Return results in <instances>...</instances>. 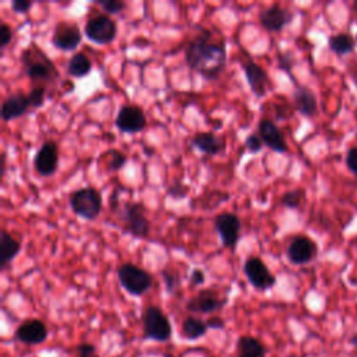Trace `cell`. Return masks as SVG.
Wrapping results in <instances>:
<instances>
[{
	"label": "cell",
	"mask_w": 357,
	"mask_h": 357,
	"mask_svg": "<svg viewBox=\"0 0 357 357\" xmlns=\"http://www.w3.org/2000/svg\"><path fill=\"white\" fill-rule=\"evenodd\" d=\"M226 54L225 42L213 40L209 29H201L199 33L188 40L184 50L187 66L206 81L220 77L226 67Z\"/></svg>",
	"instance_id": "obj_1"
},
{
	"label": "cell",
	"mask_w": 357,
	"mask_h": 357,
	"mask_svg": "<svg viewBox=\"0 0 357 357\" xmlns=\"http://www.w3.org/2000/svg\"><path fill=\"white\" fill-rule=\"evenodd\" d=\"M21 63L33 86L53 85L60 78V73L52 59L33 42L21 52Z\"/></svg>",
	"instance_id": "obj_2"
},
{
	"label": "cell",
	"mask_w": 357,
	"mask_h": 357,
	"mask_svg": "<svg viewBox=\"0 0 357 357\" xmlns=\"http://www.w3.org/2000/svg\"><path fill=\"white\" fill-rule=\"evenodd\" d=\"M123 222V230L135 238H146L151 233V222L145 215V206L141 202L120 204L114 212Z\"/></svg>",
	"instance_id": "obj_3"
},
{
	"label": "cell",
	"mask_w": 357,
	"mask_h": 357,
	"mask_svg": "<svg viewBox=\"0 0 357 357\" xmlns=\"http://www.w3.org/2000/svg\"><path fill=\"white\" fill-rule=\"evenodd\" d=\"M71 211L86 220L96 219L102 212V195L100 192L92 187H81L75 190L68 199Z\"/></svg>",
	"instance_id": "obj_4"
},
{
	"label": "cell",
	"mask_w": 357,
	"mask_h": 357,
	"mask_svg": "<svg viewBox=\"0 0 357 357\" xmlns=\"http://www.w3.org/2000/svg\"><path fill=\"white\" fill-rule=\"evenodd\" d=\"M117 279L131 296H142L152 286L151 273L131 262H124L117 268Z\"/></svg>",
	"instance_id": "obj_5"
},
{
	"label": "cell",
	"mask_w": 357,
	"mask_h": 357,
	"mask_svg": "<svg viewBox=\"0 0 357 357\" xmlns=\"http://www.w3.org/2000/svg\"><path fill=\"white\" fill-rule=\"evenodd\" d=\"M144 337L167 342L172 337V324L166 314L156 305H148L142 312Z\"/></svg>",
	"instance_id": "obj_6"
},
{
	"label": "cell",
	"mask_w": 357,
	"mask_h": 357,
	"mask_svg": "<svg viewBox=\"0 0 357 357\" xmlns=\"http://www.w3.org/2000/svg\"><path fill=\"white\" fill-rule=\"evenodd\" d=\"M84 35L96 45H109L116 39L117 24L107 14H96L85 22Z\"/></svg>",
	"instance_id": "obj_7"
},
{
	"label": "cell",
	"mask_w": 357,
	"mask_h": 357,
	"mask_svg": "<svg viewBox=\"0 0 357 357\" xmlns=\"http://www.w3.org/2000/svg\"><path fill=\"white\" fill-rule=\"evenodd\" d=\"M243 272L248 279L250 284L259 291L268 290L276 283L275 275L269 271L266 264L259 257L251 255L250 258H247L243 265Z\"/></svg>",
	"instance_id": "obj_8"
},
{
	"label": "cell",
	"mask_w": 357,
	"mask_h": 357,
	"mask_svg": "<svg viewBox=\"0 0 357 357\" xmlns=\"http://www.w3.org/2000/svg\"><path fill=\"white\" fill-rule=\"evenodd\" d=\"M213 226L220 237L222 245L225 248L234 251L240 240V230H241V222L238 216L231 212L219 213L213 220Z\"/></svg>",
	"instance_id": "obj_9"
},
{
	"label": "cell",
	"mask_w": 357,
	"mask_h": 357,
	"mask_svg": "<svg viewBox=\"0 0 357 357\" xmlns=\"http://www.w3.org/2000/svg\"><path fill=\"white\" fill-rule=\"evenodd\" d=\"M82 40V32L75 22L60 21L52 33V45L63 52H73Z\"/></svg>",
	"instance_id": "obj_10"
},
{
	"label": "cell",
	"mask_w": 357,
	"mask_h": 357,
	"mask_svg": "<svg viewBox=\"0 0 357 357\" xmlns=\"http://www.w3.org/2000/svg\"><path fill=\"white\" fill-rule=\"evenodd\" d=\"M114 124L124 134H137L146 127V116L137 105H123L119 109Z\"/></svg>",
	"instance_id": "obj_11"
},
{
	"label": "cell",
	"mask_w": 357,
	"mask_h": 357,
	"mask_svg": "<svg viewBox=\"0 0 357 357\" xmlns=\"http://www.w3.org/2000/svg\"><path fill=\"white\" fill-rule=\"evenodd\" d=\"M59 167V145L47 139L45 141L33 156V169L40 177H50Z\"/></svg>",
	"instance_id": "obj_12"
},
{
	"label": "cell",
	"mask_w": 357,
	"mask_h": 357,
	"mask_svg": "<svg viewBox=\"0 0 357 357\" xmlns=\"http://www.w3.org/2000/svg\"><path fill=\"white\" fill-rule=\"evenodd\" d=\"M317 244L307 236H296L290 240L286 255L293 265H304L311 262L317 255Z\"/></svg>",
	"instance_id": "obj_13"
},
{
	"label": "cell",
	"mask_w": 357,
	"mask_h": 357,
	"mask_svg": "<svg viewBox=\"0 0 357 357\" xmlns=\"http://www.w3.org/2000/svg\"><path fill=\"white\" fill-rule=\"evenodd\" d=\"M259 24L261 26L268 31V32H280L284 26H287L293 18H294V14L279 6V4H272L266 8H264L259 15Z\"/></svg>",
	"instance_id": "obj_14"
},
{
	"label": "cell",
	"mask_w": 357,
	"mask_h": 357,
	"mask_svg": "<svg viewBox=\"0 0 357 357\" xmlns=\"http://www.w3.org/2000/svg\"><path fill=\"white\" fill-rule=\"evenodd\" d=\"M226 304V298H220L212 289H202L185 303L188 312L211 314L219 311Z\"/></svg>",
	"instance_id": "obj_15"
},
{
	"label": "cell",
	"mask_w": 357,
	"mask_h": 357,
	"mask_svg": "<svg viewBox=\"0 0 357 357\" xmlns=\"http://www.w3.org/2000/svg\"><path fill=\"white\" fill-rule=\"evenodd\" d=\"M243 71L245 74L248 86L251 92L257 98L265 96L272 89V81L268 75V73L255 61L248 59L245 63H243Z\"/></svg>",
	"instance_id": "obj_16"
},
{
	"label": "cell",
	"mask_w": 357,
	"mask_h": 357,
	"mask_svg": "<svg viewBox=\"0 0 357 357\" xmlns=\"http://www.w3.org/2000/svg\"><path fill=\"white\" fill-rule=\"evenodd\" d=\"M258 134H259L264 145L268 146L269 149L279 152V153H286L289 151V146H287V142H286V138H284L282 130L271 119L259 120Z\"/></svg>",
	"instance_id": "obj_17"
},
{
	"label": "cell",
	"mask_w": 357,
	"mask_h": 357,
	"mask_svg": "<svg viewBox=\"0 0 357 357\" xmlns=\"http://www.w3.org/2000/svg\"><path fill=\"white\" fill-rule=\"evenodd\" d=\"M31 109L28 93L14 92L4 98L0 109V116L3 121H11L22 117Z\"/></svg>",
	"instance_id": "obj_18"
},
{
	"label": "cell",
	"mask_w": 357,
	"mask_h": 357,
	"mask_svg": "<svg viewBox=\"0 0 357 357\" xmlns=\"http://www.w3.org/2000/svg\"><path fill=\"white\" fill-rule=\"evenodd\" d=\"M15 339L25 344H40L47 339V326L40 319H26L15 329Z\"/></svg>",
	"instance_id": "obj_19"
},
{
	"label": "cell",
	"mask_w": 357,
	"mask_h": 357,
	"mask_svg": "<svg viewBox=\"0 0 357 357\" xmlns=\"http://www.w3.org/2000/svg\"><path fill=\"white\" fill-rule=\"evenodd\" d=\"M190 145L208 156H216L225 151L226 139L212 131H201L190 139Z\"/></svg>",
	"instance_id": "obj_20"
},
{
	"label": "cell",
	"mask_w": 357,
	"mask_h": 357,
	"mask_svg": "<svg viewBox=\"0 0 357 357\" xmlns=\"http://www.w3.org/2000/svg\"><path fill=\"white\" fill-rule=\"evenodd\" d=\"M296 110L304 117H312L318 112V102L315 93L307 86H297L293 92Z\"/></svg>",
	"instance_id": "obj_21"
},
{
	"label": "cell",
	"mask_w": 357,
	"mask_h": 357,
	"mask_svg": "<svg viewBox=\"0 0 357 357\" xmlns=\"http://www.w3.org/2000/svg\"><path fill=\"white\" fill-rule=\"evenodd\" d=\"M21 243L11 236L7 230L0 231V269L4 271L8 268L11 261L20 254Z\"/></svg>",
	"instance_id": "obj_22"
},
{
	"label": "cell",
	"mask_w": 357,
	"mask_h": 357,
	"mask_svg": "<svg viewBox=\"0 0 357 357\" xmlns=\"http://www.w3.org/2000/svg\"><path fill=\"white\" fill-rule=\"evenodd\" d=\"M92 70V61L88 56H85V53L78 52L74 53L66 66V71L70 77L74 78H84L85 75H88Z\"/></svg>",
	"instance_id": "obj_23"
},
{
	"label": "cell",
	"mask_w": 357,
	"mask_h": 357,
	"mask_svg": "<svg viewBox=\"0 0 357 357\" xmlns=\"http://www.w3.org/2000/svg\"><path fill=\"white\" fill-rule=\"evenodd\" d=\"M265 346L254 336H241L237 342V357H265Z\"/></svg>",
	"instance_id": "obj_24"
},
{
	"label": "cell",
	"mask_w": 357,
	"mask_h": 357,
	"mask_svg": "<svg viewBox=\"0 0 357 357\" xmlns=\"http://www.w3.org/2000/svg\"><path fill=\"white\" fill-rule=\"evenodd\" d=\"M208 329L209 328L206 325V321H202L201 318L194 317V315L187 317L181 324V333L188 340L199 339L201 336H204L206 333Z\"/></svg>",
	"instance_id": "obj_25"
},
{
	"label": "cell",
	"mask_w": 357,
	"mask_h": 357,
	"mask_svg": "<svg viewBox=\"0 0 357 357\" xmlns=\"http://www.w3.org/2000/svg\"><path fill=\"white\" fill-rule=\"evenodd\" d=\"M328 45H329V49L333 53L339 54V56L351 53L354 50V46H356L354 39L349 33H344V32L331 35L329 40H328Z\"/></svg>",
	"instance_id": "obj_26"
},
{
	"label": "cell",
	"mask_w": 357,
	"mask_h": 357,
	"mask_svg": "<svg viewBox=\"0 0 357 357\" xmlns=\"http://www.w3.org/2000/svg\"><path fill=\"white\" fill-rule=\"evenodd\" d=\"M100 159L105 162L109 172H119L127 162L126 153L119 149H107L100 155Z\"/></svg>",
	"instance_id": "obj_27"
},
{
	"label": "cell",
	"mask_w": 357,
	"mask_h": 357,
	"mask_svg": "<svg viewBox=\"0 0 357 357\" xmlns=\"http://www.w3.org/2000/svg\"><path fill=\"white\" fill-rule=\"evenodd\" d=\"M304 197H305V191L303 188H294V190H289L286 191L279 202L282 206L284 208H289V209H296L301 205V202L304 201Z\"/></svg>",
	"instance_id": "obj_28"
},
{
	"label": "cell",
	"mask_w": 357,
	"mask_h": 357,
	"mask_svg": "<svg viewBox=\"0 0 357 357\" xmlns=\"http://www.w3.org/2000/svg\"><path fill=\"white\" fill-rule=\"evenodd\" d=\"M160 275H162L166 291L173 294L177 290V287L180 286V275H178V272H176V271H173V269L166 266V268L162 269Z\"/></svg>",
	"instance_id": "obj_29"
},
{
	"label": "cell",
	"mask_w": 357,
	"mask_h": 357,
	"mask_svg": "<svg viewBox=\"0 0 357 357\" xmlns=\"http://www.w3.org/2000/svg\"><path fill=\"white\" fill-rule=\"evenodd\" d=\"M45 98H46V86H32V89L28 92V99L31 103V107L39 109L40 106L45 105Z\"/></svg>",
	"instance_id": "obj_30"
},
{
	"label": "cell",
	"mask_w": 357,
	"mask_h": 357,
	"mask_svg": "<svg viewBox=\"0 0 357 357\" xmlns=\"http://www.w3.org/2000/svg\"><path fill=\"white\" fill-rule=\"evenodd\" d=\"M96 6H99L107 15L110 14H119L121 10L126 8V3L119 0H95Z\"/></svg>",
	"instance_id": "obj_31"
},
{
	"label": "cell",
	"mask_w": 357,
	"mask_h": 357,
	"mask_svg": "<svg viewBox=\"0 0 357 357\" xmlns=\"http://www.w3.org/2000/svg\"><path fill=\"white\" fill-rule=\"evenodd\" d=\"M187 192H188V187L185 184H183L180 180H176L173 181L167 190H166V194L170 197V198H174V199H181V198H185L187 197Z\"/></svg>",
	"instance_id": "obj_32"
},
{
	"label": "cell",
	"mask_w": 357,
	"mask_h": 357,
	"mask_svg": "<svg viewBox=\"0 0 357 357\" xmlns=\"http://www.w3.org/2000/svg\"><path fill=\"white\" fill-rule=\"evenodd\" d=\"M262 146H264V142H262V139H261V137H259L258 132H251V134H248V135L245 137V139H244V148H245L250 153H257V152H259V151L262 149Z\"/></svg>",
	"instance_id": "obj_33"
},
{
	"label": "cell",
	"mask_w": 357,
	"mask_h": 357,
	"mask_svg": "<svg viewBox=\"0 0 357 357\" xmlns=\"http://www.w3.org/2000/svg\"><path fill=\"white\" fill-rule=\"evenodd\" d=\"M278 63H279V68L286 71L293 78V74H291V70L294 67V57H293V54L290 52L278 53Z\"/></svg>",
	"instance_id": "obj_34"
},
{
	"label": "cell",
	"mask_w": 357,
	"mask_h": 357,
	"mask_svg": "<svg viewBox=\"0 0 357 357\" xmlns=\"http://www.w3.org/2000/svg\"><path fill=\"white\" fill-rule=\"evenodd\" d=\"M11 39H13L11 28L8 26L7 22L1 21V24H0V50H4L8 46V43L11 42Z\"/></svg>",
	"instance_id": "obj_35"
},
{
	"label": "cell",
	"mask_w": 357,
	"mask_h": 357,
	"mask_svg": "<svg viewBox=\"0 0 357 357\" xmlns=\"http://www.w3.org/2000/svg\"><path fill=\"white\" fill-rule=\"evenodd\" d=\"M75 357H99L96 347L91 343H81L75 349Z\"/></svg>",
	"instance_id": "obj_36"
},
{
	"label": "cell",
	"mask_w": 357,
	"mask_h": 357,
	"mask_svg": "<svg viewBox=\"0 0 357 357\" xmlns=\"http://www.w3.org/2000/svg\"><path fill=\"white\" fill-rule=\"evenodd\" d=\"M346 166L357 178V148L353 146L346 153Z\"/></svg>",
	"instance_id": "obj_37"
},
{
	"label": "cell",
	"mask_w": 357,
	"mask_h": 357,
	"mask_svg": "<svg viewBox=\"0 0 357 357\" xmlns=\"http://www.w3.org/2000/svg\"><path fill=\"white\" fill-rule=\"evenodd\" d=\"M32 6H33V1H31V0H14V1H11V10L17 14L28 13Z\"/></svg>",
	"instance_id": "obj_38"
},
{
	"label": "cell",
	"mask_w": 357,
	"mask_h": 357,
	"mask_svg": "<svg viewBox=\"0 0 357 357\" xmlns=\"http://www.w3.org/2000/svg\"><path fill=\"white\" fill-rule=\"evenodd\" d=\"M205 282V273L202 269H192L191 275H190V283L191 286H201Z\"/></svg>",
	"instance_id": "obj_39"
},
{
	"label": "cell",
	"mask_w": 357,
	"mask_h": 357,
	"mask_svg": "<svg viewBox=\"0 0 357 357\" xmlns=\"http://www.w3.org/2000/svg\"><path fill=\"white\" fill-rule=\"evenodd\" d=\"M206 325L209 329H222L225 326V321L220 317H212L206 321Z\"/></svg>",
	"instance_id": "obj_40"
},
{
	"label": "cell",
	"mask_w": 357,
	"mask_h": 357,
	"mask_svg": "<svg viewBox=\"0 0 357 357\" xmlns=\"http://www.w3.org/2000/svg\"><path fill=\"white\" fill-rule=\"evenodd\" d=\"M0 167H1L0 176L3 177L4 173H6V167H7V158H6V153H1V165H0Z\"/></svg>",
	"instance_id": "obj_41"
},
{
	"label": "cell",
	"mask_w": 357,
	"mask_h": 357,
	"mask_svg": "<svg viewBox=\"0 0 357 357\" xmlns=\"http://www.w3.org/2000/svg\"><path fill=\"white\" fill-rule=\"evenodd\" d=\"M356 349H357V344H356Z\"/></svg>",
	"instance_id": "obj_42"
},
{
	"label": "cell",
	"mask_w": 357,
	"mask_h": 357,
	"mask_svg": "<svg viewBox=\"0 0 357 357\" xmlns=\"http://www.w3.org/2000/svg\"><path fill=\"white\" fill-rule=\"evenodd\" d=\"M356 40H357V36H356Z\"/></svg>",
	"instance_id": "obj_43"
}]
</instances>
